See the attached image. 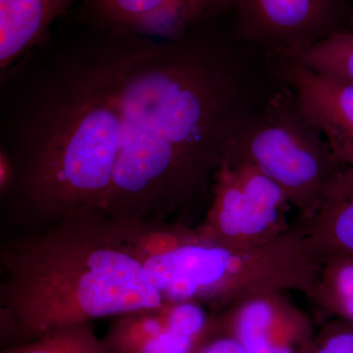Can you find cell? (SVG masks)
<instances>
[{"mask_svg": "<svg viewBox=\"0 0 353 353\" xmlns=\"http://www.w3.org/2000/svg\"><path fill=\"white\" fill-rule=\"evenodd\" d=\"M201 29L174 41L88 29L1 72L0 150L23 185L119 222H163L210 194L255 95L240 53Z\"/></svg>", "mask_w": 353, "mask_h": 353, "instance_id": "obj_1", "label": "cell"}, {"mask_svg": "<svg viewBox=\"0 0 353 353\" xmlns=\"http://www.w3.org/2000/svg\"><path fill=\"white\" fill-rule=\"evenodd\" d=\"M134 240L132 225L95 212L4 241L0 313L9 347L67 325L163 303Z\"/></svg>", "mask_w": 353, "mask_h": 353, "instance_id": "obj_2", "label": "cell"}, {"mask_svg": "<svg viewBox=\"0 0 353 353\" xmlns=\"http://www.w3.org/2000/svg\"><path fill=\"white\" fill-rule=\"evenodd\" d=\"M323 260L297 220L287 233L265 245L225 248L205 243L196 234L141 261L148 282L164 301L196 303L217 314L239 301L269 292L307 294Z\"/></svg>", "mask_w": 353, "mask_h": 353, "instance_id": "obj_3", "label": "cell"}, {"mask_svg": "<svg viewBox=\"0 0 353 353\" xmlns=\"http://www.w3.org/2000/svg\"><path fill=\"white\" fill-rule=\"evenodd\" d=\"M223 160L259 169L284 192L299 220L317 208L341 163L288 85L270 95L225 150Z\"/></svg>", "mask_w": 353, "mask_h": 353, "instance_id": "obj_4", "label": "cell"}, {"mask_svg": "<svg viewBox=\"0 0 353 353\" xmlns=\"http://www.w3.org/2000/svg\"><path fill=\"white\" fill-rule=\"evenodd\" d=\"M284 192L256 167L223 160L211 187V203L197 228L199 239L232 248L276 240L292 228Z\"/></svg>", "mask_w": 353, "mask_h": 353, "instance_id": "obj_5", "label": "cell"}, {"mask_svg": "<svg viewBox=\"0 0 353 353\" xmlns=\"http://www.w3.org/2000/svg\"><path fill=\"white\" fill-rule=\"evenodd\" d=\"M238 41L287 57L350 29V0H234Z\"/></svg>", "mask_w": 353, "mask_h": 353, "instance_id": "obj_6", "label": "cell"}, {"mask_svg": "<svg viewBox=\"0 0 353 353\" xmlns=\"http://www.w3.org/2000/svg\"><path fill=\"white\" fill-rule=\"evenodd\" d=\"M233 8L234 0H79L76 20L106 34L174 41Z\"/></svg>", "mask_w": 353, "mask_h": 353, "instance_id": "obj_7", "label": "cell"}, {"mask_svg": "<svg viewBox=\"0 0 353 353\" xmlns=\"http://www.w3.org/2000/svg\"><path fill=\"white\" fill-rule=\"evenodd\" d=\"M215 324V313L201 304L164 301L117 316L102 341L111 353H196Z\"/></svg>", "mask_w": 353, "mask_h": 353, "instance_id": "obj_8", "label": "cell"}, {"mask_svg": "<svg viewBox=\"0 0 353 353\" xmlns=\"http://www.w3.org/2000/svg\"><path fill=\"white\" fill-rule=\"evenodd\" d=\"M217 334L233 339L246 353H310L316 332L310 317L284 292H269L217 313Z\"/></svg>", "mask_w": 353, "mask_h": 353, "instance_id": "obj_9", "label": "cell"}, {"mask_svg": "<svg viewBox=\"0 0 353 353\" xmlns=\"http://www.w3.org/2000/svg\"><path fill=\"white\" fill-rule=\"evenodd\" d=\"M271 70L296 92L341 163L353 165V83L322 75L294 60L271 57Z\"/></svg>", "mask_w": 353, "mask_h": 353, "instance_id": "obj_10", "label": "cell"}, {"mask_svg": "<svg viewBox=\"0 0 353 353\" xmlns=\"http://www.w3.org/2000/svg\"><path fill=\"white\" fill-rule=\"evenodd\" d=\"M79 0H0V73L48 43L51 27Z\"/></svg>", "mask_w": 353, "mask_h": 353, "instance_id": "obj_11", "label": "cell"}, {"mask_svg": "<svg viewBox=\"0 0 353 353\" xmlns=\"http://www.w3.org/2000/svg\"><path fill=\"white\" fill-rule=\"evenodd\" d=\"M299 221L309 243L322 259L353 256V165H341L313 214Z\"/></svg>", "mask_w": 353, "mask_h": 353, "instance_id": "obj_12", "label": "cell"}, {"mask_svg": "<svg viewBox=\"0 0 353 353\" xmlns=\"http://www.w3.org/2000/svg\"><path fill=\"white\" fill-rule=\"evenodd\" d=\"M306 296L324 314L353 324V256L325 257Z\"/></svg>", "mask_w": 353, "mask_h": 353, "instance_id": "obj_13", "label": "cell"}, {"mask_svg": "<svg viewBox=\"0 0 353 353\" xmlns=\"http://www.w3.org/2000/svg\"><path fill=\"white\" fill-rule=\"evenodd\" d=\"M284 58L322 75L353 83V30L334 32L312 48Z\"/></svg>", "mask_w": 353, "mask_h": 353, "instance_id": "obj_14", "label": "cell"}, {"mask_svg": "<svg viewBox=\"0 0 353 353\" xmlns=\"http://www.w3.org/2000/svg\"><path fill=\"white\" fill-rule=\"evenodd\" d=\"M2 353H111L95 336L90 322L52 330L36 340L6 347Z\"/></svg>", "mask_w": 353, "mask_h": 353, "instance_id": "obj_15", "label": "cell"}, {"mask_svg": "<svg viewBox=\"0 0 353 353\" xmlns=\"http://www.w3.org/2000/svg\"><path fill=\"white\" fill-rule=\"evenodd\" d=\"M310 353H353L352 323L334 319L318 333Z\"/></svg>", "mask_w": 353, "mask_h": 353, "instance_id": "obj_16", "label": "cell"}, {"mask_svg": "<svg viewBox=\"0 0 353 353\" xmlns=\"http://www.w3.org/2000/svg\"><path fill=\"white\" fill-rule=\"evenodd\" d=\"M196 353H246L243 348L232 338L226 336H213L204 343Z\"/></svg>", "mask_w": 353, "mask_h": 353, "instance_id": "obj_17", "label": "cell"}, {"mask_svg": "<svg viewBox=\"0 0 353 353\" xmlns=\"http://www.w3.org/2000/svg\"><path fill=\"white\" fill-rule=\"evenodd\" d=\"M352 17H350V29L353 30V0H352Z\"/></svg>", "mask_w": 353, "mask_h": 353, "instance_id": "obj_18", "label": "cell"}]
</instances>
